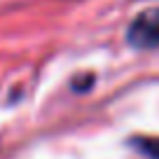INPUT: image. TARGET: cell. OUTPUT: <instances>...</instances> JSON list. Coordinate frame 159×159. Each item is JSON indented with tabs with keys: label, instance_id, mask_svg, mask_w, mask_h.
Returning a JSON list of instances; mask_svg holds the SVG:
<instances>
[{
	"label": "cell",
	"instance_id": "7a4b0ae2",
	"mask_svg": "<svg viewBox=\"0 0 159 159\" xmlns=\"http://www.w3.org/2000/svg\"><path fill=\"white\" fill-rule=\"evenodd\" d=\"M136 145H138L145 154L159 159V138H143V140H136Z\"/></svg>",
	"mask_w": 159,
	"mask_h": 159
},
{
	"label": "cell",
	"instance_id": "6da1fadb",
	"mask_svg": "<svg viewBox=\"0 0 159 159\" xmlns=\"http://www.w3.org/2000/svg\"><path fill=\"white\" fill-rule=\"evenodd\" d=\"M129 42L134 47H157L159 45V7L145 10L129 26Z\"/></svg>",
	"mask_w": 159,
	"mask_h": 159
}]
</instances>
